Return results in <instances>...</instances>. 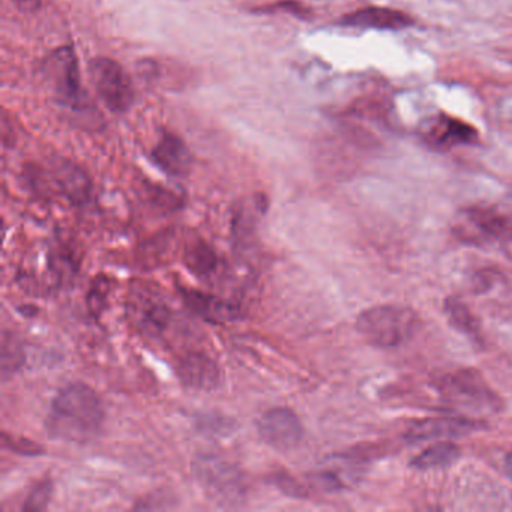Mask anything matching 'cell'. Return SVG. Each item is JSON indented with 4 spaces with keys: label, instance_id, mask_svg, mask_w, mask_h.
<instances>
[{
    "label": "cell",
    "instance_id": "cell-1",
    "mask_svg": "<svg viewBox=\"0 0 512 512\" xmlns=\"http://www.w3.org/2000/svg\"><path fill=\"white\" fill-rule=\"evenodd\" d=\"M104 407L94 389L71 383L56 395L47 418V431L68 442H88L103 427Z\"/></svg>",
    "mask_w": 512,
    "mask_h": 512
},
{
    "label": "cell",
    "instance_id": "cell-2",
    "mask_svg": "<svg viewBox=\"0 0 512 512\" xmlns=\"http://www.w3.org/2000/svg\"><path fill=\"white\" fill-rule=\"evenodd\" d=\"M44 77L59 106L71 113L83 128H98L103 122L80 82L79 61L73 47H59L44 62Z\"/></svg>",
    "mask_w": 512,
    "mask_h": 512
},
{
    "label": "cell",
    "instance_id": "cell-3",
    "mask_svg": "<svg viewBox=\"0 0 512 512\" xmlns=\"http://www.w3.org/2000/svg\"><path fill=\"white\" fill-rule=\"evenodd\" d=\"M418 328L415 311L400 305H380L359 314L356 329L373 346L391 349L407 343Z\"/></svg>",
    "mask_w": 512,
    "mask_h": 512
},
{
    "label": "cell",
    "instance_id": "cell-4",
    "mask_svg": "<svg viewBox=\"0 0 512 512\" xmlns=\"http://www.w3.org/2000/svg\"><path fill=\"white\" fill-rule=\"evenodd\" d=\"M442 397L452 406L466 412L496 413L502 400L476 370H458L445 374L437 382Z\"/></svg>",
    "mask_w": 512,
    "mask_h": 512
},
{
    "label": "cell",
    "instance_id": "cell-5",
    "mask_svg": "<svg viewBox=\"0 0 512 512\" xmlns=\"http://www.w3.org/2000/svg\"><path fill=\"white\" fill-rule=\"evenodd\" d=\"M193 473L203 491L220 505H239L245 499L247 485L235 464L215 455H200L194 460Z\"/></svg>",
    "mask_w": 512,
    "mask_h": 512
},
{
    "label": "cell",
    "instance_id": "cell-6",
    "mask_svg": "<svg viewBox=\"0 0 512 512\" xmlns=\"http://www.w3.org/2000/svg\"><path fill=\"white\" fill-rule=\"evenodd\" d=\"M92 83L98 97L112 112L124 113L133 106L134 86L121 64L110 58L92 59L89 65Z\"/></svg>",
    "mask_w": 512,
    "mask_h": 512
},
{
    "label": "cell",
    "instance_id": "cell-7",
    "mask_svg": "<svg viewBox=\"0 0 512 512\" xmlns=\"http://www.w3.org/2000/svg\"><path fill=\"white\" fill-rule=\"evenodd\" d=\"M455 232L470 244L502 241L512 236V218L496 208H472L461 214Z\"/></svg>",
    "mask_w": 512,
    "mask_h": 512
},
{
    "label": "cell",
    "instance_id": "cell-8",
    "mask_svg": "<svg viewBox=\"0 0 512 512\" xmlns=\"http://www.w3.org/2000/svg\"><path fill=\"white\" fill-rule=\"evenodd\" d=\"M365 473V460L358 454L347 452L329 457L311 475V481L326 493L349 490L355 487Z\"/></svg>",
    "mask_w": 512,
    "mask_h": 512
},
{
    "label": "cell",
    "instance_id": "cell-9",
    "mask_svg": "<svg viewBox=\"0 0 512 512\" xmlns=\"http://www.w3.org/2000/svg\"><path fill=\"white\" fill-rule=\"evenodd\" d=\"M257 430L266 445L277 451H290L301 443L304 428L298 415L287 407H275L260 416Z\"/></svg>",
    "mask_w": 512,
    "mask_h": 512
},
{
    "label": "cell",
    "instance_id": "cell-10",
    "mask_svg": "<svg viewBox=\"0 0 512 512\" xmlns=\"http://www.w3.org/2000/svg\"><path fill=\"white\" fill-rule=\"evenodd\" d=\"M485 427L484 422L466 416H448V418H430L416 421L407 430L406 439L412 443L431 442V440H451L467 436Z\"/></svg>",
    "mask_w": 512,
    "mask_h": 512
},
{
    "label": "cell",
    "instance_id": "cell-11",
    "mask_svg": "<svg viewBox=\"0 0 512 512\" xmlns=\"http://www.w3.org/2000/svg\"><path fill=\"white\" fill-rule=\"evenodd\" d=\"M185 305L202 319L212 323L235 322L241 319L242 308L236 302L220 296L209 295L196 289H185L179 287Z\"/></svg>",
    "mask_w": 512,
    "mask_h": 512
},
{
    "label": "cell",
    "instance_id": "cell-12",
    "mask_svg": "<svg viewBox=\"0 0 512 512\" xmlns=\"http://www.w3.org/2000/svg\"><path fill=\"white\" fill-rule=\"evenodd\" d=\"M350 28L379 29V31H401L410 28L413 20L401 11L385 7H368L355 11L341 20Z\"/></svg>",
    "mask_w": 512,
    "mask_h": 512
},
{
    "label": "cell",
    "instance_id": "cell-13",
    "mask_svg": "<svg viewBox=\"0 0 512 512\" xmlns=\"http://www.w3.org/2000/svg\"><path fill=\"white\" fill-rule=\"evenodd\" d=\"M178 373L184 385L203 389V391L217 388L220 382V370L217 364L205 353H191L184 356L179 361Z\"/></svg>",
    "mask_w": 512,
    "mask_h": 512
},
{
    "label": "cell",
    "instance_id": "cell-14",
    "mask_svg": "<svg viewBox=\"0 0 512 512\" xmlns=\"http://www.w3.org/2000/svg\"><path fill=\"white\" fill-rule=\"evenodd\" d=\"M155 163L169 175L181 178L191 169V154L184 142L172 133H166L155 146Z\"/></svg>",
    "mask_w": 512,
    "mask_h": 512
},
{
    "label": "cell",
    "instance_id": "cell-15",
    "mask_svg": "<svg viewBox=\"0 0 512 512\" xmlns=\"http://www.w3.org/2000/svg\"><path fill=\"white\" fill-rule=\"evenodd\" d=\"M55 179L64 196L74 205H85L91 197V179L77 164L59 161L55 167Z\"/></svg>",
    "mask_w": 512,
    "mask_h": 512
},
{
    "label": "cell",
    "instance_id": "cell-16",
    "mask_svg": "<svg viewBox=\"0 0 512 512\" xmlns=\"http://www.w3.org/2000/svg\"><path fill=\"white\" fill-rule=\"evenodd\" d=\"M428 142L437 148H452L455 145L473 143L478 137L475 128L458 119L439 116L428 130Z\"/></svg>",
    "mask_w": 512,
    "mask_h": 512
},
{
    "label": "cell",
    "instance_id": "cell-17",
    "mask_svg": "<svg viewBox=\"0 0 512 512\" xmlns=\"http://www.w3.org/2000/svg\"><path fill=\"white\" fill-rule=\"evenodd\" d=\"M266 209H268V200L263 194H254V196L239 200L233 208V236L241 242L245 238H250L259 221L265 217Z\"/></svg>",
    "mask_w": 512,
    "mask_h": 512
},
{
    "label": "cell",
    "instance_id": "cell-18",
    "mask_svg": "<svg viewBox=\"0 0 512 512\" xmlns=\"http://www.w3.org/2000/svg\"><path fill=\"white\" fill-rule=\"evenodd\" d=\"M184 263L191 274L202 280H209L220 272L221 262L214 248L202 239H191L184 250Z\"/></svg>",
    "mask_w": 512,
    "mask_h": 512
},
{
    "label": "cell",
    "instance_id": "cell-19",
    "mask_svg": "<svg viewBox=\"0 0 512 512\" xmlns=\"http://www.w3.org/2000/svg\"><path fill=\"white\" fill-rule=\"evenodd\" d=\"M134 308H136L137 322L149 334H161L169 325L170 310L155 296L136 295Z\"/></svg>",
    "mask_w": 512,
    "mask_h": 512
},
{
    "label": "cell",
    "instance_id": "cell-20",
    "mask_svg": "<svg viewBox=\"0 0 512 512\" xmlns=\"http://www.w3.org/2000/svg\"><path fill=\"white\" fill-rule=\"evenodd\" d=\"M460 448L449 440H440L424 452L413 458L412 466L419 470L439 469L451 466L460 457Z\"/></svg>",
    "mask_w": 512,
    "mask_h": 512
},
{
    "label": "cell",
    "instance_id": "cell-21",
    "mask_svg": "<svg viewBox=\"0 0 512 512\" xmlns=\"http://www.w3.org/2000/svg\"><path fill=\"white\" fill-rule=\"evenodd\" d=\"M446 314L455 328L463 331L464 334L476 337L479 334V323L476 317L470 313L466 304L455 298H449L445 305Z\"/></svg>",
    "mask_w": 512,
    "mask_h": 512
},
{
    "label": "cell",
    "instance_id": "cell-22",
    "mask_svg": "<svg viewBox=\"0 0 512 512\" xmlns=\"http://www.w3.org/2000/svg\"><path fill=\"white\" fill-rule=\"evenodd\" d=\"M23 361H25V353H23L22 344L16 340L14 335L5 331L4 338H2V371H4V376L7 377L10 373H16L22 367Z\"/></svg>",
    "mask_w": 512,
    "mask_h": 512
},
{
    "label": "cell",
    "instance_id": "cell-23",
    "mask_svg": "<svg viewBox=\"0 0 512 512\" xmlns=\"http://www.w3.org/2000/svg\"><path fill=\"white\" fill-rule=\"evenodd\" d=\"M50 496H52V482H50L49 479L38 482V484L35 485L34 490L29 494L28 499H26V503L23 505V511H44V509L47 508V505H49Z\"/></svg>",
    "mask_w": 512,
    "mask_h": 512
},
{
    "label": "cell",
    "instance_id": "cell-24",
    "mask_svg": "<svg viewBox=\"0 0 512 512\" xmlns=\"http://www.w3.org/2000/svg\"><path fill=\"white\" fill-rule=\"evenodd\" d=\"M110 292V281L107 280L106 277L95 278L94 283H92L91 290H89L88 296V307L95 316L101 313L104 310V305H106L107 296H109Z\"/></svg>",
    "mask_w": 512,
    "mask_h": 512
},
{
    "label": "cell",
    "instance_id": "cell-25",
    "mask_svg": "<svg viewBox=\"0 0 512 512\" xmlns=\"http://www.w3.org/2000/svg\"><path fill=\"white\" fill-rule=\"evenodd\" d=\"M2 439H4L5 448L16 452V454L40 455L44 452L43 446L32 442L31 439H23V437L10 436V434L7 433L2 434Z\"/></svg>",
    "mask_w": 512,
    "mask_h": 512
},
{
    "label": "cell",
    "instance_id": "cell-26",
    "mask_svg": "<svg viewBox=\"0 0 512 512\" xmlns=\"http://www.w3.org/2000/svg\"><path fill=\"white\" fill-rule=\"evenodd\" d=\"M272 482L277 485L278 490L283 491L284 494L290 497H305L307 496V491L305 488L293 478L292 475H287V473H275L272 476Z\"/></svg>",
    "mask_w": 512,
    "mask_h": 512
},
{
    "label": "cell",
    "instance_id": "cell-27",
    "mask_svg": "<svg viewBox=\"0 0 512 512\" xmlns=\"http://www.w3.org/2000/svg\"><path fill=\"white\" fill-rule=\"evenodd\" d=\"M11 2L16 5L17 10L26 14L37 13L43 4V0H11Z\"/></svg>",
    "mask_w": 512,
    "mask_h": 512
},
{
    "label": "cell",
    "instance_id": "cell-28",
    "mask_svg": "<svg viewBox=\"0 0 512 512\" xmlns=\"http://www.w3.org/2000/svg\"><path fill=\"white\" fill-rule=\"evenodd\" d=\"M505 470H506V475H508L509 479H511V481H512V454L506 455Z\"/></svg>",
    "mask_w": 512,
    "mask_h": 512
}]
</instances>
